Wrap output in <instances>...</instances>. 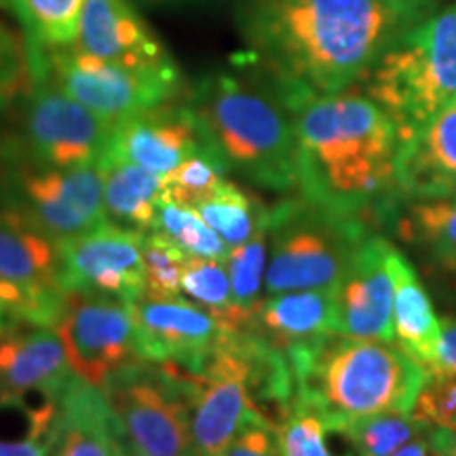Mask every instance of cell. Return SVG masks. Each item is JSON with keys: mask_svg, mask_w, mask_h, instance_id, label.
<instances>
[{"mask_svg": "<svg viewBox=\"0 0 456 456\" xmlns=\"http://www.w3.org/2000/svg\"><path fill=\"white\" fill-rule=\"evenodd\" d=\"M220 456H281L275 425L271 420L254 423L239 433Z\"/></svg>", "mask_w": 456, "mask_h": 456, "instance_id": "36", "label": "cell"}, {"mask_svg": "<svg viewBox=\"0 0 456 456\" xmlns=\"http://www.w3.org/2000/svg\"><path fill=\"white\" fill-rule=\"evenodd\" d=\"M152 232L169 239L192 258L226 262L231 252V248L222 241V237L201 218L195 208L175 201L167 191L159 199Z\"/></svg>", "mask_w": 456, "mask_h": 456, "instance_id": "28", "label": "cell"}, {"mask_svg": "<svg viewBox=\"0 0 456 456\" xmlns=\"http://www.w3.org/2000/svg\"><path fill=\"white\" fill-rule=\"evenodd\" d=\"M224 265L231 279L232 302L243 315L248 330L256 306L262 300V285L269 265V222L262 224L249 241L231 248Z\"/></svg>", "mask_w": 456, "mask_h": 456, "instance_id": "30", "label": "cell"}, {"mask_svg": "<svg viewBox=\"0 0 456 456\" xmlns=\"http://www.w3.org/2000/svg\"><path fill=\"white\" fill-rule=\"evenodd\" d=\"M49 440H24V442H0V456H49Z\"/></svg>", "mask_w": 456, "mask_h": 456, "instance_id": "39", "label": "cell"}, {"mask_svg": "<svg viewBox=\"0 0 456 456\" xmlns=\"http://www.w3.org/2000/svg\"><path fill=\"white\" fill-rule=\"evenodd\" d=\"M281 456H355L353 450H336L332 440L340 427L332 423L322 410L294 397L289 408L275 425Z\"/></svg>", "mask_w": 456, "mask_h": 456, "instance_id": "26", "label": "cell"}, {"mask_svg": "<svg viewBox=\"0 0 456 456\" xmlns=\"http://www.w3.org/2000/svg\"><path fill=\"white\" fill-rule=\"evenodd\" d=\"M446 456H456V429H446Z\"/></svg>", "mask_w": 456, "mask_h": 456, "instance_id": "41", "label": "cell"}, {"mask_svg": "<svg viewBox=\"0 0 456 456\" xmlns=\"http://www.w3.org/2000/svg\"><path fill=\"white\" fill-rule=\"evenodd\" d=\"M125 440L151 456H199L191 433L186 385L178 366L140 362L104 387Z\"/></svg>", "mask_w": 456, "mask_h": 456, "instance_id": "10", "label": "cell"}, {"mask_svg": "<svg viewBox=\"0 0 456 456\" xmlns=\"http://www.w3.org/2000/svg\"><path fill=\"white\" fill-rule=\"evenodd\" d=\"M184 104L228 174L271 192L298 191V142L277 83L241 53L199 77Z\"/></svg>", "mask_w": 456, "mask_h": 456, "instance_id": "3", "label": "cell"}, {"mask_svg": "<svg viewBox=\"0 0 456 456\" xmlns=\"http://www.w3.org/2000/svg\"><path fill=\"white\" fill-rule=\"evenodd\" d=\"M0 209L55 243L85 235L108 222L104 169L0 165Z\"/></svg>", "mask_w": 456, "mask_h": 456, "instance_id": "9", "label": "cell"}, {"mask_svg": "<svg viewBox=\"0 0 456 456\" xmlns=\"http://www.w3.org/2000/svg\"><path fill=\"white\" fill-rule=\"evenodd\" d=\"M74 372L53 328L13 326L0 334V393H51Z\"/></svg>", "mask_w": 456, "mask_h": 456, "instance_id": "19", "label": "cell"}, {"mask_svg": "<svg viewBox=\"0 0 456 456\" xmlns=\"http://www.w3.org/2000/svg\"><path fill=\"white\" fill-rule=\"evenodd\" d=\"M393 279H395V300H393L395 342L427 370L436 355L442 319L436 315L431 296L420 283L414 266L397 248L393 252Z\"/></svg>", "mask_w": 456, "mask_h": 456, "instance_id": "22", "label": "cell"}, {"mask_svg": "<svg viewBox=\"0 0 456 456\" xmlns=\"http://www.w3.org/2000/svg\"><path fill=\"white\" fill-rule=\"evenodd\" d=\"M440 265H442V269H444V271H448L450 275H454V277H456V258L444 260V262H440Z\"/></svg>", "mask_w": 456, "mask_h": 456, "instance_id": "42", "label": "cell"}, {"mask_svg": "<svg viewBox=\"0 0 456 456\" xmlns=\"http://www.w3.org/2000/svg\"><path fill=\"white\" fill-rule=\"evenodd\" d=\"M226 165L205 148L167 174V192L175 201L197 208L226 180Z\"/></svg>", "mask_w": 456, "mask_h": 456, "instance_id": "33", "label": "cell"}, {"mask_svg": "<svg viewBox=\"0 0 456 456\" xmlns=\"http://www.w3.org/2000/svg\"><path fill=\"white\" fill-rule=\"evenodd\" d=\"M393 252L395 245L376 231L359 243L334 288L336 332L351 338L395 342Z\"/></svg>", "mask_w": 456, "mask_h": 456, "instance_id": "13", "label": "cell"}, {"mask_svg": "<svg viewBox=\"0 0 456 456\" xmlns=\"http://www.w3.org/2000/svg\"><path fill=\"white\" fill-rule=\"evenodd\" d=\"M182 294L205 311L214 313L228 330H245V319L232 302L231 279L224 262L188 256L182 275Z\"/></svg>", "mask_w": 456, "mask_h": 456, "instance_id": "31", "label": "cell"}, {"mask_svg": "<svg viewBox=\"0 0 456 456\" xmlns=\"http://www.w3.org/2000/svg\"><path fill=\"white\" fill-rule=\"evenodd\" d=\"M112 125L70 98L47 74L0 94V165L70 169L102 165Z\"/></svg>", "mask_w": 456, "mask_h": 456, "instance_id": "5", "label": "cell"}, {"mask_svg": "<svg viewBox=\"0 0 456 456\" xmlns=\"http://www.w3.org/2000/svg\"><path fill=\"white\" fill-rule=\"evenodd\" d=\"M26 57L28 70L47 74L70 98L110 125L169 104L184 94V77L175 61L123 66L81 53L72 45L47 49L26 45Z\"/></svg>", "mask_w": 456, "mask_h": 456, "instance_id": "8", "label": "cell"}, {"mask_svg": "<svg viewBox=\"0 0 456 456\" xmlns=\"http://www.w3.org/2000/svg\"><path fill=\"white\" fill-rule=\"evenodd\" d=\"M4 4H7V3H4V0H0V7H4Z\"/></svg>", "mask_w": 456, "mask_h": 456, "instance_id": "45", "label": "cell"}, {"mask_svg": "<svg viewBox=\"0 0 456 456\" xmlns=\"http://www.w3.org/2000/svg\"><path fill=\"white\" fill-rule=\"evenodd\" d=\"M144 235L106 222L85 235L57 243L61 288L134 305L144 296Z\"/></svg>", "mask_w": 456, "mask_h": 456, "instance_id": "12", "label": "cell"}, {"mask_svg": "<svg viewBox=\"0 0 456 456\" xmlns=\"http://www.w3.org/2000/svg\"><path fill=\"white\" fill-rule=\"evenodd\" d=\"M11 326H9V323L7 322H4V319L3 317H0V334H4V332H7V330H9Z\"/></svg>", "mask_w": 456, "mask_h": 456, "instance_id": "43", "label": "cell"}, {"mask_svg": "<svg viewBox=\"0 0 456 456\" xmlns=\"http://www.w3.org/2000/svg\"><path fill=\"white\" fill-rule=\"evenodd\" d=\"M393 224L399 237L423 245L437 262L456 258V199L403 201Z\"/></svg>", "mask_w": 456, "mask_h": 456, "instance_id": "25", "label": "cell"}, {"mask_svg": "<svg viewBox=\"0 0 456 456\" xmlns=\"http://www.w3.org/2000/svg\"><path fill=\"white\" fill-rule=\"evenodd\" d=\"M0 279L64 311L68 292L60 283L57 243L4 209H0Z\"/></svg>", "mask_w": 456, "mask_h": 456, "instance_id": "20", "label": "cell"}, {"mask_svg": "<svg viewBox=\"0 0 456 456\" xmlns=\"http://www.w3.org/2000/svg\"><path fill=\"white\" fill-rule=\"evenodd\" d=\"M144 260V296L148 298H182V275L188 254L159 232H146L142 243Z\"/></svg>", "mask_w": 456, "mask_h": 456, "instance_id": "32", "label": "cell"}, {"mask_svg": "<svg viewBox=\"0 0 456 456\" xmlns=\"http://www.w3.org/2000/svg\"><path fill=\"white\" fill-rule=\"evenodd\" d=\"M376 228L357 216L288 197L269 212L266 296L334 289L359 248Z\"/></svg>", "mask_w": 456, "mask_h": 456, "instance_id": "7", "label": "cell"}, {"mask_svg": "<svg viewBox=\"0 0 456 456\" xmlns=\"http://www.w3.org/2000/svg\"><path fill=\"white\" fill-rule=\"evenodd\" d=\"M391 456H446V429L429 427Z\"/></svg>", "mask_w": 456, "mask_h": 456, "instance_id": "38", "label": "cell"}, {"mask_svg": "<svg viewBox=\"0 0 456 456\" xmlns=\"http://www.w3.org/2000/svg\"><path fill=\"white\" fill-rule=\"evenodd\" d=\"M135 342L144 362L197 372L212 355L226 326L214 313L184 298H148L131 305Z\"/></svg>", "mask_w": 456, "mask_h": 456, "instance_id": "14", "label": "cell"}, {"mask_svg": "<svg viewBox=\"0 0 456 456\" xmlns=\"http://www.w3.org/2000/svg\"><path fill=\"white\" fill-rule=\"evenodd\" d=\"M363 89L399 127V138L456 100V3L410 26L363 78Z\"/></svg>", "mask_w": 456, "mask_h": 456, "instance_id": "6", "label": "cell"}, {"mask_svg": "<svg viewBox=\"0 0 456 456\" xmlns=\"http://www.w3.org/2000/svg\"><path fill=\"white\" fill-rule=\"evenodd\" d=\"M436 0H235L245 55L281 87L332 95L363 83Z\"/></svg>", "mask_w": 456, "mask_h": 456, "instance_id": "1", "label": "cell"}, {"mask_svg": "<svg viewBox=\"0 0 456 456\" xmlns=\"http://www.w3.org/2000/svg\"><path fill=\"white\" fill-rule=\"evenodd\" d=\"M296 397L322 410L338 427L383 412H412L425 366L397 342L332 334L285 353Z\"/></svg>", "mask_w": 456, "mask_h": 456, "instance_id": "4", "label": "cell"}, {"mask_svg": "<svg viewBox=\"0 0 456 456\" xmlns=\"http://www.w3.org/2000/svg\"><path fill=\"white\" fill-rule=\"evenodd\" d=\"M248 330L283 353L338 334L334 289H300L265 296L256 306Z\"/></svg>", "mask_w": 456, "mask_h": 456, "instance_id": "21", "label": "cell"}, {"mask_svg": "<svg viewBox=\"0 0 456 456\" xmlns=\"http://www.w3.org/2000/svg\"><path fill=\"white\" fill-rule=\"evenodd\" d=\"M429 427L414 412H383L351 420L340 429L355 456H391Z\"/></svg>", "mask_w": 456, "mask_h": 456, "instance_id": "29", "label": "cell"}, {"mask_svg": "<svg viewBox=\"0 0 456 456\" xmlns=\"http://www.w3.org/2000/svg\"><path fill=\"white\" fill-rule=\"evenodd\" d=\"M28 47H64L77 41L85 0H9Z\"/></svg>", "mask_w": 456, "mask_h": 456, "instance_id": "27", "label": "cell"}, {"mask_svg": "<svg viewBox=\"0 0 456 456\" xmlns=\"http://www.w3.org/2000/svg\"><path fill=\"white\" fill-rule=\"evenodd\" d=\"M74 49L123 66L174 61L129 0H85Z\"/></svg>", "mask_w": 456, "mask_h": 456, "instance_id": "17", "label": "cell"}, {"mask_svg": "<svg viewBox=\"0 0 456 456\" xmlns=\"http://www.w3.org/2000/svg\"><path fill=\"white\" fill-rule=\"evenodd\" d=\"M395 171L402 203L456 199V100L402 138Z\"/></svg>", "mask_w": 456, "mask_h": 456, "instance_id": "16", "label": "cell"}, {"mask_svg": "<svg viewBox=\"0 0 456 456\" xmlns=\"http://www.w3.org/2000/svg\"><path fill=\"white\" fill-rule=\"evenodd\" d=\"M412 412L437 429H456V376L429 374Z\"/></svg>", "mask_w": 456, "mask_h": 456, "instance_id": "34", "label": "cell"}, {"mask_svg": "<svg viewBox=\"0 0 456 456\" xmlns=\"http://www.w3.org/2000/svg\"><path fill=\"white\" fill-rule=\"evenodd\" d=\"M427 372L456 376V319H442L440 340H437L436 355H433V362L431 366L427 368Z\"/></svg>", "mask_w": 456, "mask_h": 456, "instance_id": "37", "label": "cell"}, {"mask_svg": "<svg viewBox=\"0 0 456 456\" xmlns=\"http://www.w3.org/2000/svg\"><path fill=\"white\" fill-rule=\"evenodd\" d=\"M117 456H151L146 452H142V450H138L134 446V444H129L125 437H121L118 440V448H117Z\"/></svg>", "mask_w": 456, "mask_h": 456, "instance_id": "40", "label": "cell"}, {"mask_svg": "<svg viewBox=\"0 0 456 456\" xmlns=\"http://www.w3.org/2000/svg\"><path fill=\"white\" fill-rule=\"evenodd\" d=\"M195 209L228 248H237L249 241L256 231L269 222L271 212L254 192L243 191L235 182L228 180L222 182Z\"/></svg>", "mask_w": 456, "mask_h": 456, "instance_id": "24", "label": "cell"}, {"mask_svg": "<svg viewBox=\"0 0 456 456\" xmlns=\"http://www.w3.org/2000/svg\"><path fill=\"white\" fill-rule=\"evenodd\" d=\"M121 437L104 391L72 374L57 391L49 456H117Z\"/></svg>", "mask_w": 456, "mask_h": 456, "instance_id": "18", "label": "cell"}, {"mask_svg": "<svg viewBox=\"0 0 456 456\" xmlns=\"http://www.w3.org/2000/svg\"><path fill=\"white\" fill-rule=\"evenodd\" d=\"M104 209L108 222L151 232L157 205L167 191V175L134 163L104 165Z\"/></svg>", "mask_w": 456, "mask_h": 456, "instance_id": "23", "label": "cell"}, {"mask_svg": "<svg viewBox=\"0 0 456 456\" xmlns=\"http://www.w3.org/2000/svg\"><path fill=\"white\" fill-rule=\"evenodd\" d=\"M148 3H184V0H148Z\"/></svg>", "mask_w": 456, "mask_h": 456, "instance_id": "44", "label": "cell"}, {"mask_svg": "<svg viewBox=\"0 0 456 456\" xmlns=\"http://www.w3.org/2000/svg\"><path fill=\"white\" fill-rule=\"evenodd\" d=\"M53 330L64 345L72 372L100 391L118 370L142 359L127 302L68 292Z\"/></svg>", "mask_w": 456, "mask_h": 456, "instance_id": "11", "label": "cell"}, {"mask_svg": "<svg viewBox=\"0 0 456 456\" xmlns=\"http://www.w3.org/2000/svg\"><path fill=\"white\" fill-rule=\"evenodd\" d=\"M26 45L0 20V94L13 89L26 78Z\"/></svg>", "mask_w": 456, "mask_h": 456, "instance_id": "35", "label": "cell"}, {"mask_svg": "<svg viewBox=\"0 0 456 456\" xmlns=\"http://www.w3.org/2000/svg\"><path fill=\"white\" fill-rule=\"evenodd\" d=\"M298 142V195L374 228L399 212V127L366 91L322 95L281 87Z\"/></svg>", "mask_w": 456, "mask_h": 456, "instance_id": "2", "label": "cell"}, {"mask_svg": "<svg viewBox=\"0 0 456 456\" xmlns=\"http://www.w3.org/2000/svg\"><path fill=\"white\" fill-rule=\"evenodd\" d=\"M205 148L208 144L192 112L184 102L180 104L175 100L112 125L110 142L100 167L110 163H134L167 175Z\"/></svg>", "mask_w": 456, "mask_h": 456, "instance_id": "15", "label": "cell"}]
</instances>
